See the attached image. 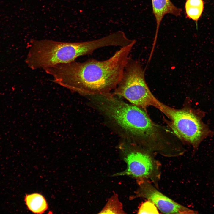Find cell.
Listing matches in <instances>:
<instances>
[{"label": "cell", "instance_id": "ba28073f", "mask_svg": "<svg viewBox=\"0 0 214 214\" xmlns=\"http://www.w3.org/2000/svg\"><path fill=\"white\" fill-rule=\"evenodd\" d=\"M25 201L29 209L34 213H42L48 208L45 198L39 193L26 195Z\"/></svg>", "mask_w": 214, "mask_h": 214}, {"label": "cell", "instance_id": "5b68a950", "mask_svg": "<svg viewBox=\"0 0 214 214\" xmlns=\"http://www.w3.org/2000/svg\"><path fill=\"white\" fill-rule=\"evenodd\" d=\"M163 113L170 119V127L178 138L194 147L202 135L200 120L191 111L185 109H176L163 104Z\"/></svg>", "mask_w": 214, "mask_h": 214}, {"label": "cell", "instance_id": "8fae6325", "mask_svg": "<svg viewBox=\"0 0 214 214\" xmlns=\"http://www.w3.org/2000/svg\"><path fill=\"white\" fill-rule=\"evenodd\" d=\"M138 214H158V209L151 201L147 200L143 203L139 208Z\"/></svg>", "mask_w": 214, "mask_h": 214}, {"label": "cell", "instance_id": "9c48e42d", "mask_svg": "<svg viewBox=\"0 0 214 214\" xmlns=\"http://www.w3.org/2000/svg\"><path fill=\"white\" fill-rule=\"evenodd\" d=\"M185 8L186 17L197 23L202 13L204 2L203 0H186Z\"/></svg>", "mask_w": 214, "mask_h": 214}, {"label": "cell", "instance_id": "8992f818", "mask_svg": "<svg viewBox=\"0 0 214 214\" xmlns=\"http://www.w3.org/2000/svg\"><path fill=\"white\" fill-rule=\"evenodd\" d=\"M138 186L131 199L145 198L152 201L158 209L165 214H195L197 212L178 203L163 194L150 181L136 180Z\"/></svg>", "mask_w": 214, "mask_h": 214}, {"label": "cell", "instance_id": "30bf717a", "mask_svg": "<svg viewBox=\"0 0 214 214\" xmlns=\"http://www.w3.org/2000/svg\"><path fill=\"white\" fill-rule=\"evenodd\" d=\"M122 205L119 201L117 195L114 194L108 200L104 208L100 211V214L125 213Z\"/></svg>", "mask_w": 214, "mask_h": 214}, {"label": "cell", "instance_id": "7a4b0ae2", "mask_svg": "<svg viewBox=\"0 0 214 214\" xmlns=\"http://www.w3.org/2000/svg\"><path fill=\"white\" fill-rule=\"evenodd\" d=\"M111 45V40L107 36L94 40L78 42L33 40L25 62L31 70L43 69L74 61L79 56L90 54L97 49Z\"/></svg>", "mask_w": 214, "mask_h": 214}, {"label": "cell", "instance_id": "3957f363", "mask_svg": "<svg viewBox=\"0 0 214 214\" xmlns=\"http://www.w3.org/2000/svg\"><path fill=\"white\" fill-rule=\"evenodd\" d=\"M113 94L124 97L132 104L144 109L151 106L163 112V104L156 98L150 90L140 62L130 57Z\"/></svg>", "mask_w": 214, "mask_h": 214}, {"label": "cell", "instance_id": "6da1fadb", "mask_svg": "<svg viewBox=\"0 0 214 214\" xmlns=\"http://www.w3.org/2000/svg\"><path fill=\"white\" fill-rule=\"evenodd\" d=\"M136 42L120 47L106 60L74 61L43 70L55 83L81 95L89 96L109 93L121 80Z\"/></svg>", "mask_w": 214, "mask_h": 214}, {"label": "cell", "instance_id": "52a82bcc", "mask_svg": "<svg viewBox=\"0 0 214 214\" xmlns=\"http://www.w3.org/2000/svg\"><path fill=\"white\" fill-rule=\"evenodd\" d=\"M151 1L153 12L156 23V30L154 42V44L155 45L160 24L165 15L169 14L177 17L180 15L182 10L174 5L170 0Z\"/></svg>", "mask_w": 214, "mask_h": 214}, {"label": "cell", "instance_id": "277c9868", "mask_svg": "<svg viewBox=\"0 0 214 214\" xmlns=\"http://www.w3.org/2000/svg\"><path fill=\"white\" fill-rule=\"evenodd\" d=\"M123 151V159L127 167L124 171L113 176H127L136 180H146L157 188L161 175V164L154 153L139 146L128 147Z\"/></svg>", "mask_w": 214, "mask_h": 214}]
</instances>
